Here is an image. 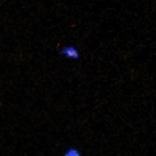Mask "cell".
<instances>
[{
  "label": "cell",
  "instance_id": "1",
  "mask_svg": "<svg viewBox=\"0 0 156 156\" xmlns=\"http://www.w3.org/2000/svg\"><path fill=\"white\" fill-rule=\"evenodd\" d=\"M59 53L66 58L73 60H78L80 58L79 50L74 45H67L62 47L59 50Z\"/></svg>",
  "mask_w": 156,
  "mask_h": 156
},
{
  "label": "cell",
  "instance_id": "2",
  "mask_svg": "<svg viewBox=\"0 0 156 156\" xmlns=\"http://www.w3.org/2000/svg\"><path fill=\"white\" fill-rule=\"evenodd\" d=\"M65 155L69 156H79L81 155L80 151L76 148L70 147L68 149L65 153Z\"/></svg>",
  "mask_w": 156,
  "mask_h": 156
}]
</instances>
